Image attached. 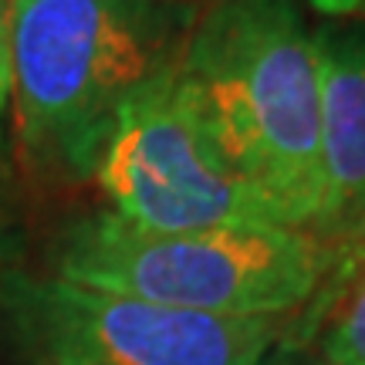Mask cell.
<instances>
[{
    "label": "cell",
    "instance_id": "6da1fadb",
    "mask_svg": "<svg viewBox=\"0 0 365 365\" xmlns=\"http://www.w3.org/2000/svg\"><path fill=\"white\" fill-rule=\"evenodd\" d=\"M182 85L223 159L291 230H325L322 75L298 0H220L186 34Z\"/></svg>",
    "mask_w": 365,
    "mask_h": 365
},
{
    "label": "cell",
    "instance_id": "7a4b0ae2",
    "mask_svg": "<svg viewBox=\"0 0 365 365\" xmlns=\"http://www.w3.org/2000/svg\"><path fill=\"white\" fill-rule=\"evenodd\" d=\"M173 0H11L14 102L34 156L95 173L118 108L180 58Z\"/></svg>",
    "mask_w": 365,
    "mask_h": 365
},
{
    "label": "cell",
    "instance_id": "3957f363",
    "mask_svg": "<svg viewBox=\"0 0 365 365\" xmlns=\"http://www.w3.org/2000/svg\"><path fill=\"white\" fill-rule=\"evenodd\" d=\"M325 271L328 250L277 223L153 234L98 213L71 227L58 254L61 281L223 318H281L312 298Z\"/></svg>",
    "mask_w": 365,
    "mask_h": 365
},
{
    "label": "cell",
    "instance_id": "277c9868",
    "mask_svg": "<svg viewBox=\"0 0 365 365\" xmlns=\"http://www.w3.org/2000/svg\"><path fill=\"white\" fill-rule=\"evenodd\" d=\"M95 176L112 213L153 234L277 223L217 149L176 61L118 108Z\"/></svg>",
    "mask_w": 365,
    "mask_h": 365
},
{
    "label": "cell",
    "instance_id": "5b68a950",
    "mask_svg": "<svg viewBox=\"0 0 365 365\" xmlns=\"http://www.w3.org/2000/svg\"><path fill=\"white\" fill-rule=\"evenodd\" d=\"M31 335L51 365H257L274 318L182 312L71 281L17 284Z\"/></svg>",
    "mask_w": 365,
    "mask_h": 365
},
{
    "label": "cell",
    "instance_id": "8992f818",
    "mask_svg": "<svg viewBox=\"0 0 365 365\" xmlns=\"http://www.w3.org/2000/svg\"><path fill=\"white\" fill-rule=\"evenodd\" d=\"M322 75L325 227L365 223V21L314 31Z\"/></svg>",
    "mask_w": 365,
    "mask_h": 365
},
{
    "label": "cell",
    "instance_id": "52a82bcc",
    "mask_svg": "<svg viewBox=\"0 0 365 365\" xmlns=\"http://www.w3.org/2000/svg\"><path fill=\"white\" fill-rule=\"evenodd\" d=\"M328 365H365V277L325 335Z\"/></svg>",
    "mask_w": 365,
    "mask_h": 365
},
{
    "label": "cell",
    "instance_id": "ba28073f",
    "mask_svg": "<svg viewBox=\"0 0 365 365\" xmlns=\"http://www.w3.org/2000/svg\"><path fill=\"white\" fill-rule=\"evenodd\" d=\"M14 98V58H11V0H0V122Z\"/></svg>",
    "mask_w": 365,
    "mask_h": 365
},
{
    "label": "cell",
    "instance_id": "9c48e42d",
    "mask_svg": "<svg viewBox=\"0 0 365 365\" xmlns=\"http://www.w3.org/2000/svg\"><path fill=\"white\" fill-rule=\"evenodd\" d=\"M304 4L322 17H352V14L365 11V0H304Z\"/></svg>",
    "mask_w": 365,
    "mask_h": 365
},
{
    "label": "cell",
    "instance_id": "30bf717a",
    "mask_svg": "<svg viewBox=\"0 0 365 365\" xmlns=\"http://www.w3.org/2000/svg\"><path fill=\"white\" fill-rule=\"evenodd\" d=\"M257 365H328V362H312V359L294 355V352H274V355H261Z\"/></svg>",
    "mask_w": 365,
    "mask_h": 365
}]
</instances>
